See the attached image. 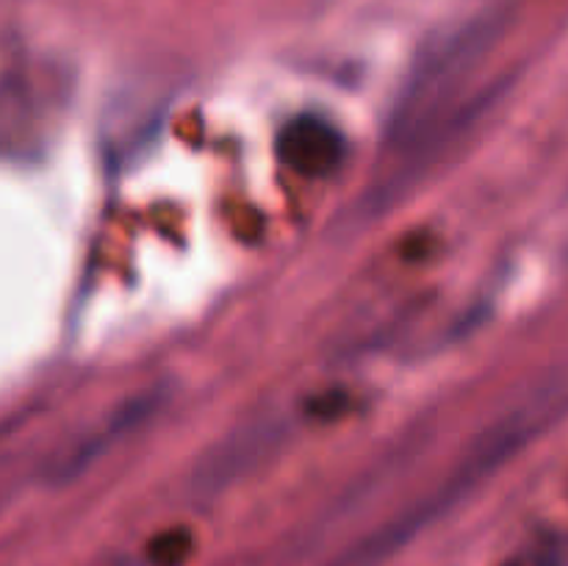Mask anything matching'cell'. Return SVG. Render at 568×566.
I'll return each mask as SVG.
<instances>
[{"label":"cell","instance_id":"obj_1","mask_svg":"<svg viewBox=\"0 0 568 566\" xmlns=\"http://www.w3.org/2000/svg\"><path fill=\"white\" fill-rule=\"evenodd\" d=\"M568 414V361L538 377L525 394L514 400L499 416H494L469 442L447 469V475L422 494L419 499L399 511L394 519L383 522L375 533L361 538L338 566H377L414 542L419 533L453 514L458 505L475 497L486 483L497 477L510 461L525 453L536 438Z\"/></svg>","mask_w":568,"mask_h":566},{"label":"cell","instance_id":"obj_2","mask_svg":"<svg viewBox=\"0 0 568 566\" xmlns=\"http://www.w3.org/2000/svg\"><path fill=\"white\" fill-rule=\"evenodd\" d=\"M161 403H164V392H161V388H148V392H139L133 394V397L122 400L100 425H94L87 436H81L72 444L70 453L59 461V475H81L87 466H92L94 461H100L105 453H111L116 444H122L128 436L142 431V427L159 414Z\"/></svg>","mask_w":568,"mask_h":566},{"label":"cell","instance_id":"obj_3","mask_svg":"<svg viewBox=\"0 0 568 566\" xmlns=\"http://www.w3.org/2000/svg\"><path fill=\"white\" fill-rule=\"evenodd\" d=\"M277 153L288 170L308 178H322L336 172L347 159V139L316 114L294 117L277 139Z\"/></svg>","mask_w":568,"mask_h":566},{"label":"cell","instance_id":"obj_4","mask_svg":"<svg viewBox=\"0 0 568 566\" xmlns=\"http://www.w3.org/2000/svg\"><path fill=\"white\" fill-rule=\"evenodd\" d=\"M277 436H281V433H277V427L270 425V422L250 425L244 427V431H239L236 436H227L225 442L203 461V466H200V486L216 488L220 481L239 475V472H244L247 466H253L255 458H258L261 453H266V447H270Z\"/></svg>","mask_w":568,"mask_h":566},{"label":"cell","instance_id":"obj_5","mask_svg":"<svg viewBox=\"0 0 568 566\" xmlns=\"http://www.w3.org/2000/svg\"><path fill=\"white\" fill-rule=\"evenodd\" d=\"M189 547H192V542H189L186 533H166V536L155 538L150 555L159 566H178L189 555Z\"/></svg>","mask_w":568,"mask_h":566},{"label":"cell","instance_id":"obj_6","mask_svg":"<svg viewBox=\"0 0 568 566\" xmlns=\"http://www.w3.org/2000/svg\"><path fill=\"white\" fill-rule=\"evenodd\" d=\"M109 566H128V564H109Z\"/></svg>","mask_w":568,"mask_h":566}]
</instances>
